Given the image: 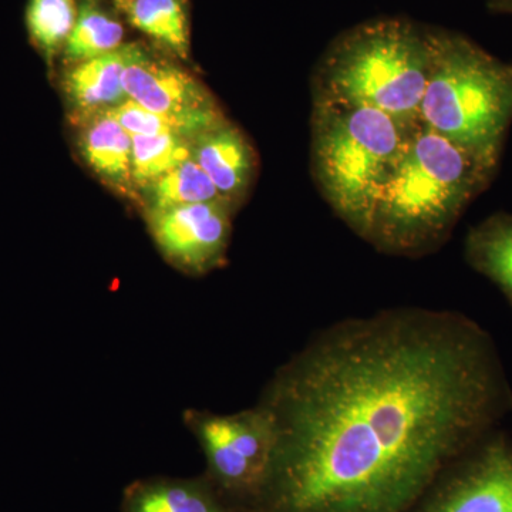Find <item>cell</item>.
<instances>
[{
    "mask_svg": "<svg viewBox=\"0 0 512 512\" xmlns=\"http://www.w3.org/2000/svg\"><path fill=\"white\" fill-rule=\"evenodd\" d=\"M234 208L225 201L200 202L144 212L148 232L168 264L204 275L227 261Z\"/></svg>",
    "mask_w": 512,
    "mask_h": 512,
    "instance_id": "8",
    "label": "cell"
},
{
    "mask_svg": "<svg viewBox=\"0 0 512 512\" xmlns=\"http://www.w3.org/2000/svg\"><path fill=\"white\" fill-rule=\"evenodd\" d=\"M211 201L224 200L192 157L138 194V205L143 208V214Z\"/></svg>",
    "mask_w": 512,
    "mask_h": 512,
    "instance_id": "18",
    "label": "cell"
},
{
    "mask_svg": "<svg viewBox=\"0 0 512 512\" xmlns=\"http://www.w3.org/2000/svg\"><path fill=\"white\" fill-rule=\"evenodd\" d=\"M109 113L130 136H178L194 140L227 120L221 109L197 111V113L165 114L144 109L136 101L114 107Z\"/></svg>",
    "mask_w": 512,
    "mask_h": 512,
    "instance_id": "16",
    "label": "cell"
},
{
    "mask_svg": "<svg viewBox=\"0 0 512 512\" xmlns=\"http://www.w3.org/2000/svg\"><path fill=\"white\" fill-rule=\"evenodd\" d=\"M133 137V180L138 194L192 157V140L178 136Z\"/></svg>",
    "mask_w": 512,
    "mask_h": 512,
    "instance_id": "20",
    "label": "cell"
},
{
    "mask_svg": "<svg viewBox=\"0 0 512 512\" xmlns=\"http://www.w3.org/2000/svg\"><path fill=\"white\" fill-rule=\"evenodd\" d=\"M73 124L79 128L77 146L90 170L110 190L138 205L133 180V137L106 111Z\"/></svg>",
    "mask_w": 512,
    "mask_h": 512,
    "instance_id": "11",
    "label": "cell"
},
{
    "mask_svg": "<svg viewBox=\"0 0 512 512\" xmlns=\"http://www.w3.org/2000/svg\"><path fill=\"white\" fill-rule=\"evenodd\" d=\"M124 35L120 20L99 0H80L76 23L63 47L64 64L72 66L114 52L124 45Z\"/></svg>",
    "mask_w": 512,
    "mask_h": 512,
    "instance_id": "15",
    "label": "cell"
},
{
    "mask_svg": "<svg viewBox=\"0 0 512 512\" xmlns=\"http://www.w3.org/2000/svg\"><path fill=\"white\" fill-rule=\"evenodd\" d=\"M256 404L275 448L251 512H412L511 412L512 390L476 320L407 306L320 330Z\"/></svg>",
    "mask_w": 512,
    "mask_h": 512,
    "instance_id": "1",
    "label": "cell"
},
{
    "mask_svg": "<svg viewBox=\"0 0 512 512\" xmlns=\"http://www.w3.org/2000/svg\"><path fill=\"white\" fill-rule=\"evenodd\" d=\"M124 63L126 43L107 55L66 66L62 89L72 123L130 100L123 86Z\"/></svg>",
    "mask_w": 512,
    "mask_h": 512,
    "instance_id": "13",
    "label": "cell"
},
{
    "mask_svg": "<svg viewBox=\"0 0 512 512\" xmlns=\"http://www.w3.org/2000/svg\"><path fill=\"white\" fill-rule=\"evenodd\" d=\"M192 160L210 177L222 200L237 211L258 168V157L244 131L228 119L222 121L192 140Z\"/></svg>",
    "mask_w": 512,
    "mask_h": 512,
    "instance_id": "10",
    "label": "cell"
},
{
    "mask_svg": "<svg viewBox=\"0 0 512 512\" xmlns=\"http://www.w3.org/2000/svg\"><path fill=\"white\" fill-rule=\"evenodd\" d=\"M113 2L116 3L117 8L126 10L131 0H113Z\"/></svg>",
    "mask_w": 512,
    "mask_h": 512,
    "instance_id": "22",
    "label": "cell"
},
{
    "mask_svg": "<svg viewBox=\"0 0 512 512\" xmlns=\"http://www.w3.org/2000/svg\"><path fill=\"white\" fill-rule=\"evenodd\" d=\"M79 0H29L26 26L30 40L52 67L72 33Z\"/></svg>",
    "mask_w": 512,
    "mask_h": 512,
    "instance_id": "19",
    "label": "cell"
},
{
    "mask_svg": "<svg viewBox=\"0 0 512 512\" xmlns=\"http://www.w3.org/2000/svg\"><path fill=\"white\" fill-rule=\"evenodd\" d=\"M126 13L134 28L173 55L188 59L190 25L183 0H131Z\"/></svg>",
    "mask_w": 512,
    "mask_h": 512,
    "instance_id": "17",
    "label": "cell"
},
{
    "mask_svg": "<svg viewBox=\"0 0 512 512\" xmlns=\"http://www.w3.org/2000/svg\"><path fill=\"white\" fill-rule=\"evenodd\" d=\"M498 165L423 124L377 192L359 235L383 254L420 258L443 247Z\"/></svg>",
    "mask_w": 512,
    "mask_h": 512,
    "instance_id": "2",
    "label": "cell"
},
{
    "mask_svg": "<svg viewBox=\"0 0 512 512\" xmlns=\"http://www.w3.org/2000/svg\"><path fill=\"white\" fill-rule=\"evenodd\" d=\"M464 258L500 289L512 308V214L494 212L471 227L464 239Z\"/></svg>",
    "mask_w": 512,
    "mask_h": 512,
    "instance_id": "14",
    "label": "cell"
},
{
    "mask_svg": "<svg viewBox=\"0 0 512 512\" xmlns=\"http://www.w3.org/2000/svg\"><path fill=\"white\" fill-rule=\"evenodd\" d=\"M123 86L128 99L154 113L220 109L210 90L190 72L140 43H127Z\"/></svg>",
    "mask_w": 512,
    "mask_h": 512,
    "instance_id": "9",
    "label": "cell"
},
{
    "mask_svg": "<svg viewBox=\"0 0 512 512\" xmlns=\"http://www.w3.org/2000/svg\"><path fill=\"white\" fill-rule=\"evenodd\" d=\"M423 126L485 161L500 164L512 126V64L461 33L430 29Z\"/></svg>",
    "mask_w": 512,
    "mask_h": 512,
    "instance_id": "4",
    "label": "cell"
},
{
    "mask_svg": "<svg viewBox=\"0 0 512 512\" xmlns=\"http://www.w3.org/2000/svg\"><path fill=\"white\" fill-rule=\"evenodd\" d=\"M487 5L491 12L512 15V0H487Z\"/></svg>",
    "mask_w": 512,
    "mask_h": 512,
    "instance_id": "21",
    "label": "cell"
},
{
    "mask_svg": "<svg viewBox=\"0 0 512 512\" xmlns=\"http://www.w3.org/2000/svg\"><path fill=\"white\" fill-rule=\"evenodd\" d=\"M429 28L409 19L360 23L330 43L312 76V101L370 107L420 123L429 79Z\"/></svg>",
    "mask_w": 512,
    "mask_h": 512,
    "instance_id": "3",
    "label": "cell"
},
{
    "mask_svg": "<svg viewBox=\"0 0 512 512\" xmlns=\"http://www.w3.org/2000/svg\"><path fill=\"white\" fill-rule=\"evenodd\" d=\"M120 512H239L204 473L195 477H148L128 484Z\"/></svg>",
    "mask_w": 512,
    "mask_h": 512,
    "instance_id": "12",
    "label": "cell"
},
{
    "mask_svg": "<svg viewBox=\"0 0 512 512\" xmlns=\"http://www.w3.org/2000/svg\"><path fill=\"white\" fill-rule=\"evenodd\" d=\"M412 512H512V440L493 431L448 466Z\"/></svg>",
    "mask_w": 512,
    "mask_h": 512,
    "instance_id": "7",
    "label": "cell"
},
{
    "mask_svg": "<svg viewBox=\"0 0 512 512\" xmlns=\"http://www.w3.org/2000/svg\"><path fill=\"white\" fill-rule=\"evenodd\" d=\"M420 124L370 107L312 101L313 180L323 200L356 235Z\"/></svg>",
    "mask_w": 512,
    "mask_h": 512,
    "instance_id": "5",
    "label": "cell"
},
{
    "mask_svg": "<svg viewBox=\"0 0 512 512\" xmlns=\"http://www.w3.org/2000/svg\"><path fill=\"white\" fill-rule=\"evenodd\" d=\"M183 420L204 453L205 476L232 507L251 512L274 454V424L268 413L258 404L232 414L188 409Z\"/></svg>",
    "mask_w": 512,
    "mask_h": 512,
    "instance_id": "6",
    "label": "cell"
}]
</instances>
